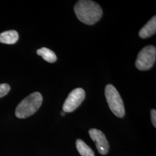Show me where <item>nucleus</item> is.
I'll use <instances>...</instances> for the list:
<instances>
[{"label": "nucleus", "mask_w": 156, "mask_h": 156, "mask_svg": "<svg viewBox=\"0 0 156 156\" xmlns=\"http://www.w3.org/2000/svg\"><path fill=\"white\" fill-rule=\"evenodd\" d=\"M74 11L78 19L87 25H93L97 22L102 15L100 6L89 0L78 1L74 6Z\"/></svg>", "instance_id": "obj_1"}, {"label": "nucleus", "mask_w": 156, "mask_h": 156, "mask_svg": "<svg viewBox=\"0 0 156 156\" xmlns=\"http://www.w3.org/2000/svg\"><path fill=\"white\" fill-rule=\"evenodd\" d=\"M43 98L39 92H34L23 100L17 105L15 115L19 119H26L34 115L41 106Z\"/></svg>", "instance_id": "obj_2"}, {"label": "nucleus", "mask_w": 156, "mask_h": 156, "mask_svg": "<svg viewBox=\"0 0 156 156\" xmlns=\"http://www.w3.org/2000/svg\"><path fill=\"white\" fill-rule=\"evenodd\" d=\"M105 95L112 113L117 117H123L125 115L124 106L122 98L115 87L112 84H108L105 89Z\"/></svg>", "instance_id": "obj_3"}, {"label": "nucleus", "mask_w": 156, "mask_h": 156, "mask_svg": "<svg viewBox=\"0 0 156 156\" xmlns=\"http://www.w3.org/2000/svg\"><path fill=\"white\" fill-rule=\"evenodd\" d=\"M156 49L153 45L145 46L140 51L135 62V66L140 71L151 69L156 62Z\"/></svg>", "instance_id": "obj_4"}, {"label": "nucleus", "mask_w": 156, "mask_h": 156, "mask_svg": "<svg viewBox=\"0 0 156 156\" xmlns=\"http://www.w3.org/2000/svg\"><path fill=\"white\" fill-rule=\"evenodd\" d=\"M85 91L82 88L73 90L69 94L62 106L64 112H71L80 105L85 98Z\"/></svg>", "instance_id": "obj_5"}, {"label": "nucleus", "mask_w": 156, "mask_h": 156, "mask_svg": "<svg viewBox=\"0 0 156 156\" xmlns=\"http://www.w3.org/2000/svg\"><path fill=\"white\" fill-rule=\"evenodd\" d=\"M89 133L91 138L94 142L98 152L102 155L106 154L109 151V145L104 134L95 128L90 129Z\"/></svg>", "instance_id": "obj_6"}, {"label": "nucleus", "mask_w": 156, "mask_h": 156, "mask_svg": "<svg viewBox=\"0 0 156 156\" xmlns=\"http://www.w3.org/2000/svg\"><path fill=\"white\" fill-rule=\"evenodd\" d=\"M156 32V17H153L139 32V36L142 39H146L153 35Z\"/></svg>", "instance_id": "obj_7"}, {"label": "nucleus", "mask_w": 156, "mask_h": 156, "mask_svg": "<svg viewBox=\"0 0 156 156\" xmlns=\"http://www.w3.org/2000/svg\"><path fill=\"white\" fill-rule=\"evenodd\" d=\"M18 39L19 34L15 30H9L0 34V42L2 44H14Z\"/></svg>", "instance_id": "obj_8"}, {"label": "nucleus", "mask_w": 156, "mask_h": 156, "mask_svg": "<svg viewBox=\"0 0 156 156\" xmlns=\"http://www.w3.org/2000/svg\"><path fill=\"white\" fill-rule=\"evenodd\" d=\"M76 146L78 152L82 156H95L94 153L91 147L83 140L80 139L76 140Z\"/></svg>", "instance_id": "obj_9"}, {"label": "nucleus", "mask_w": 156, "mask_h": 156, "mask_svg": "<svg viewBox=\"0 0 156 156\" xmlns=\"http://www.w3.org/2000/svg\"><path fill=\"white\" fill-rule=\"evenodd\" d=\"M37 55L41 56L45 61L48 62L53 63L57 60V56L56 54L49 49L46 48H42L37 51Z\"/></svg>", "instance_id": "obj_10"}, {"label": "nucleus", "mask_w": 156, "mask_h": 156, "mask_svg": "<svg viewBox=\"0 0 156 156\" xmlns=\"http://www.w3.org/2000/svg\"><path fill=\"white\" fill-rule=\"evenodd\" d=\"M11 87L8 84H0V98H2L7 94L10 91Z\"/></svg>", "instance_id": "obj_11"}, {"label": "nucleus", "mask_w": 156, "mask_h": 156, "mask_svg": "<svg viewBox=\"0 0 156 156\" xmlns=\"http://www.w3.org/2000/svg\"><path fill=\"white\" fill-rule=\"evenodd\" d=\"M151 119L153 125L154 127H156V109H151Z\"/></svg>", "instance_id": "obj_12"}, {"label": "nucleus", "mask_w": 156, "mask_h": 156, "mask_svg": "<svg viewBox=\"0 0 156 156\" xmlns=\"http://www.w3.org/2000/svg\"><path fill=\"white\" fill-rule=\"evenodd\" d=\"M65 113L66 112H62V113H61V115H62V116H64L65 115Z\"/></svg>", "instance_id": "obj_13"}]
</instances>
